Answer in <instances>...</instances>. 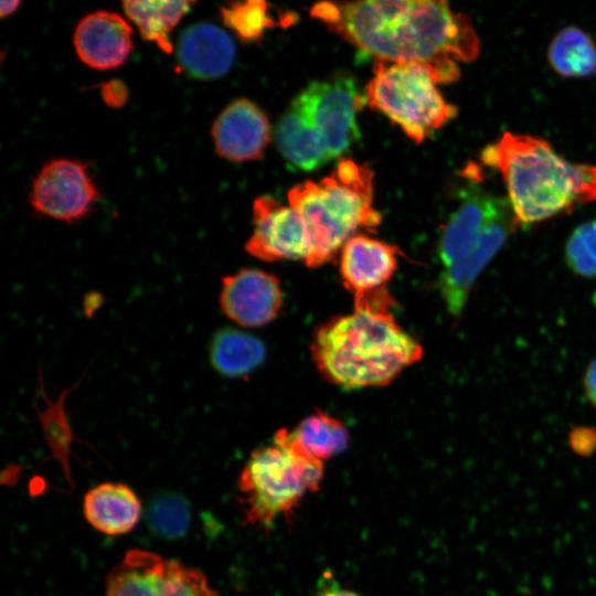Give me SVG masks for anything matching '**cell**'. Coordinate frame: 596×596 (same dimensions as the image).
<instances>
[{
    "label": "cell",
    "mask_w": 596,
    "mask_h": 596,
    "mask_svg": "<svg viewBox=\"0 0 596 596\" xmlns=\"http://www.w3.org/2000/svg\"><path fill=\"white\" fill-rule=\"evenodd\" d=\"M310 14L376 60L432 66L441 84L457 81V62L480 52L471 19L446 1L319 2Z\"/></svg>",
    "instance_id": "obj_1"
},
{
    "label": "cell",
    "mask_w": 596,
    "mask_h": 596,
    "mask_svg": "<svg viewBox=\"0 0 596 596\" xmlns=\"http://www.w3.org/2000/svg\"><path fill=\"white\" fill-rule=\"evenodd\" d=\"M392 305L386 288L356 296L351 313L318 327L310 351L327 381L347 390L382 386L422 359L423 347L397 323Z\"/></svg>",
    "instance_id": "obj_2"
},
{
    "label": "cell",
    "mask_w": 596,
    "mask_h": 596,
    "mask_svg": "<svg viewBox=\"0 0 596 596\" xmlns=\"http://www.w3.org/2000/svg\"><path fill=\"white\" fill-rule=\"evenodd\" d=\"M481 161L500 173L519 225L596 201V166L568 162L541 137L505 131Z\"/></svg>",
    "instance_id": "obj_3"
},
{
    "label": "cell",
    "mask_w": 596,
    "mask_h": 596,
    "mask_svg": "<svg viewBox=\"0 0 596 596\" xmlns=\"http://www.w3.org/2000/svg\"><path fill=\"white\" fill-rule=\"evenodd\" d=\"M373 172L341 159L320 181L307 180L288 192L289 205L304 219L310 235L309 267L330 260L356 231L375 230L381 214L373 206Z\"/></svg>",
    "instance_id": "obj_4"
},
{
    "label": "cell",
    "mask_w": 596,
    "mask_h": 596,
    "mask_svg": "<svg viewBox=\"0 0 596 596\" xmlns=\"http://www.w3.org/2000/svg\"><path fill=\"white\" fill-rule=\"evenodd\" d=\"M322 475V461L304 454L289 430H278L273 444L255 450L241 471L238 489L246 521L272 524L316 491Z\"/></svg>",
    "instance_id": "obj_5"
},
{
    "label": "cell",
    "mask_w": 596,
    "mask_h": 596,
    "mask_svg": "<svg viewBox=\"0 0 596 596\" xmlns=\"http://www.w3.org/2000/svg\"><path fill=\"white\" fill-rule=\"evenodd\" d=\"M365 87L370 107L396 124L416 143L455 118L458 108L437 88L434 68L413 62L376 60Z\"/></svg>",
    "instance_id": "obj_6"
},
{
    "label": "cell",
    "mask_w": 596,
    "mask_h": 596,
    "mask_svg": "<svg viewBox=\"0 0 596 596\" xmlns=\"http://www.w3.org/2000/svg\"><path fill=\"white\" fill-rule=\"evenodd\" d=\"M353 77L339 72L304 88L290 106L322 145L329 160L340 157L360 138L356 114L365 104Z\"/></svg>",
    "instance_id": "obj_7"
},
{
    "label": "cell",
    "mask_w": 596,
    "mask_h": 596,
    "mask_svg": "<svg viewBox=\"0 0 596 596\" xmlns=\"http://www.w3.org/2000/svg\"><path fill=\"white\" fill-rule=\"evenodd\" d=\"M105 592L106 596H219L201 571L138 549L111 568Z\"/></svg>",
    "instance_id": "obj_8"
},
{
    "label": "cell",
    "mask_w": 596,
    "mask_h": 596,
    "mask_svg": "<svg viewBox=\"0 0 596 596\" xmlns=\"http://www.w3.org/2000/svg\"><path fill=\"white\" fill-rule=\"evenodd\" d=\"M99 195L87 166L79 160L58 158L46 162L34 178L29 200L32 207L63 222L88 215Z\"/></svg>",
    "instance_id": "obj_9"
},
{
    "label": "cell",
    "mask_w": 596,
    "mask_h": 596,
    "mask_svg": "<svg viewBox=\"0 0 596 596\" xmlns=\"http://www.w3.org/2000/svg\"><path fill=\"white\" fill-rule=\"evenodd\" d=\"M253 234L245 244L248 254L265 262H306L311 248L309 231L290 205L269 195L258 196L253 204Z\"/></svg>",
    "instance_id": "obj_10"
},
{
    "label": "cell",
    "mask_w": 596,
    "mask_h": 596,
    "mask_svg": "<svg viewBox=\"0 0 596 596\" xmlns=\"http://www.w3.org/2000/svg\"><path fill=\"white\" fill-rule=\"evenodd\" d=\"M279 280L260 269L246 268L222 279V311L243 327H262L273 321L283 307Z\"/></svg>",
    "instance_id": "obj_11"
},
{
    "label": "cell",
    "mask_w": 596,
    "mask_h": 596,
    "mask_svg": "<svg viewBox=\"0 0 596 596\" xmlns=\"http://www.w3.org/2000/svg\"><path fill=\"white\" fill-rule=\"evenodd\" d=\"M512 212L508 200L480 189H468L459 207L450 216L441 233L437 254L444 268L467 255L488 227Z\"/></svg>",
    "instance_id": "obj_12"
},
{
    "label": "cell",
    "mask_w": 596,
    "mask_h": 596,
    "mask_svg": "<svg viewBox=\"0 0 596 596\" xmlns=\"http://www.w3.org/2000/svg\"><path fill=\"white\" fill-rule=\"evenodd\" d=\"M211 135L222 158L244 162L263 156L272 138V128L258 106L246 98H238L215 118Z\"/></svg>",
    "instance_id": "obj_13"
},
{
    "label": "cell",
    "mask_w": 596,
    "mask_h": 596,
    "mask_svg": "<svg viewBox=\"0 0 596 596\" xmlns=\"http://www.w3.org/2000/svg\"><path fill=\"white\" fill-rule=\"evenodd\" d=\"M518 226L513 211L503 215L467 255L441 270L437 285L450 315L457 317L462 312L475 281Z\"/></svg>",
    "instance_id": "obj_14"
},
{
    "label": "cell",
    "mask_w": 596,
    "mask_h": 596,
    "mask_svg": "<svg viewBox=\"0 0 596 596\" xmlns=\"http://www.w3.org/2000/svg\"><path fill=\"white\" fill-rule=\"evenodd\" d=\"M131 28L120 14L94 11L77 23L73 44L79 60L95 70L121 66L132 50Z\"/></svg>",
    "instance_id": "obj_15"
},
{
    "label": "cell",
    "mask_w": 596,
    "mask_h": 596,
    "mask_svg": "<svg viewBox=\"0 0 596 596\" xmlns=\"http://www.w3.org/2000/svg\"><path fill=\"white\" fill-rule=\"evenodd\" d=\"M398 248L363 234L341 248L339 270L343 286L354 297L386 288L398 262Z\"/></svg>",
    "instance_id": "obj_16"
},
{
    "label": "cell",
    "mask_w": 596,
    "mask_h": 596,
    "mask_svg": "<svg viewBox=\"0 0 596 596\" xmlns=\"http://www.w3.org/2000/svg\"><path fill=\"white\" fill-rule=\"evenodd\" d=\"M236 49L232 38L217 25L198 22L180 35L177 57L181 68L191 77L215 79L233 66Z\"/></svg>",
    "instance_id": "obj_17"
},
{
    "label": "cell",
    "mask_w": 596,
    "mask_h": 596,
    "mask_svg": "<svg viewBox=\"0 0 596 596\" xmlns=\"http://www.w3.org/2000/svg\"><path fill=\"white\" fill-rule=\"evenodd\" d=\"M83 512L87 522L107 535L130 532L139 522L141 503L135 491L119 482H104L84 497Z\"/></svg>",
    "instance_id": "obj_18"
},
{
    "label": "cell",
    "mask_w": 596,
    "mask_h": 596,
    "mask_svg": "<svg viewBox=\"0 0 596 596\" xmlns=\"http://www.w3.org/2000/svg\"><path fill=\"white\" fill-rule=\"evenodd\" d=\"M266 356L264 343L246 332L224 328L210 343V361L226 377L245 376L262 365Z\"/></svg>",
    "instance_id": "obj_19"
},
{
    "label": "cell",
    "mask_w": 596,
    "mask_h": 596,
    "mask_svg": "<svg viewBox=\"0 0 596 596\" xmlns=\"http://www.w3.org/2000/svg\"><path fill=\"white\" fill-rule=\"evenodd\" d=\"M192 1H124L127 18L137 26L141 36L155 43L163 53L173 51L170 33L190 11Z\"/></svg>",
    "instance_id": "obj_20"
},
{
    "label": "cell",
    "mask_w": 596,
    "mask_h": 596,
    "mask_svg": "<svg viewBox=\"0 0 596 596\" xmlns=\"http://www.w3.org/2000/svg\"><path fill=\"white\" fill-rule=\"evenodd\" d=\"M547 60L563 77H588L596 73V44L583 30L567 26L552 39Z\"/></svg>",
    "instance_id": "obj_21"
},
{
    "label": "cell",
    "mask_w": 596,
    "mask_h": 596,
    "mask_svg": "<svg viewBox=\"0 0 596 596\" xmlns=\"http://www.w3.org/2000/svg\"><path fill=\"white\" fill-rule=\"evenodd\" d=\"M276 142L284 158L299 170L311 171L330 161L320 141L291 106L277 125Z\"/></svg>",
    "instance_id": "obj_22"
},
{
    "label": "cell",
    "mask_w": 596,
    "mask_h": 596,
    "mask_svg": "<svg viewBox=\"0 0 596 596\" xmlns=\"http://www.w3.org/2000/svg\"><path fill=\"white\" fill-rule=\"evenodd\" d=\"M294 444L306 455L323 461L344 450L349 434L344 424L320 411L307 416L290 432Z\"/></svg>",
    "instance_id": "obj_23"
},
{
    "label": "cell",
    "mask_w": 596,
    "mask_h": 596,
    "mask_svg": "<svg viewBox=\"0 0 596 596\" xmlns=\"http://www.w3.org/2000/svg\"><path fill=\"white\" fill-rule=\"evenodd\" d=\"M39 382L43 400L46 402V407L44 409L41 411L36 407L44 438L51 451V457L60 462L65 479L73 485L70 468V454L71 446L76 440V437L74 436L67 418L65 400L66 395L72 392L76 385L64 390L55 401H51L44 391L41 373Z\"/></svg>",
    "instance_id": "obj_24"
},
{
    "label": "cell",
    "mask_w": 596,
    "mask_h": 596,
    "mask_svg": "<svg viewBox=\"0 0 596 596\" xmlns=\"http://www.w3.org/2000/svg\"><path fill=\"white\" fill-rule=\"evenodd\" d=\"M149 530L160 539L183 538L191 524L189 502L179 493L161 491L155 494L146 510Z\"/></svg>",
    "instance_id": "obj_25"
},
{
    "label": "cell",
    "mask_w": 596,
    "mask_h": 596,
    "mask_svg": "<svg viewBox=\"0 0 596 596\" xmlns=\"http://www.w3.org/2000/svg\"><path fill=\"white\" fill-rule=\"evenodd\" d=\"M221 17L243 42L259 40L275 24L268 4L262 0L230 2L221 7Z\"/></svg>",
    "instance_id": "obj_26"
},
{
    "label": "cell",
    "mask_w": 596,
    "mask_h": 596,
    "mask_svg": "<svg viewBox=\"0 0 596 596\" xmlns=\"http://www.w3.org/2000/svg\"><path fill=\"white\" fill-rule=\"evenodd\" d=\"M565 259L573 273L596 277V221L585 222L572 232L565 246Z\"/></svg>",
    "instance_id": "obj_27"
},
{
    "label": "cell",
    "mask_w": 596,
    "mask_h": 596,
    "mask_svg": "<svg viewBox=\"0 0 596 596\" xmlns=\"http://www.w3.org/2000/svg\"><path fill=\"white\" fill-rule=\"evenodd\" d=\"M100 95L107 106L111 108H120L128 100V88L124 82L119 79H111L102 84Z\"/></svg>",
    "instance_id": "obj_28"
},
{
    "label": "cell",
    "mask_w": 596,
    "mask_h": 596,
    "mask_svg": "<svg viewBox=\"0 0 596 596\" xmlns=\"http://www.w3.org/2000/svg\"><path fill=\"white\" fill-rule=\"evenodd\" d=\"M584 387L588 400L596 407V360L586 370Z\"/></svg>",
    "instance_id": "obj_29"
},
{
    "label": "cell",
    "mask_w": 596,
    "mask_h": 596,
    "mask_svg": "<svg viewBox=\"0 0 596 596\" xmlns=\"http://www.w3.org/2000/svg\"><path fill=\"white\" fill-rule=\"evenodd\" d=\"M20 6V1H2L0 4V15L4 18L12 14Z\"/></svg>",
    "instance_id": "obj_30"
},
{
    "label": "cell",
    "mask_w": 596,
    "mask_h": 596,
    "mask_svg": "<svg viewBox=\"0 0 596 596\" xmlns=\"http://www.w3.org/2000/svg\"><path fill=\"white\" fill-rule=\"evenodd\" d=\"M318 596H360L353 592L349 590H332V592H326Z\"/></svg>",
    "instance_id": "obj_31"
}]
</instances>
